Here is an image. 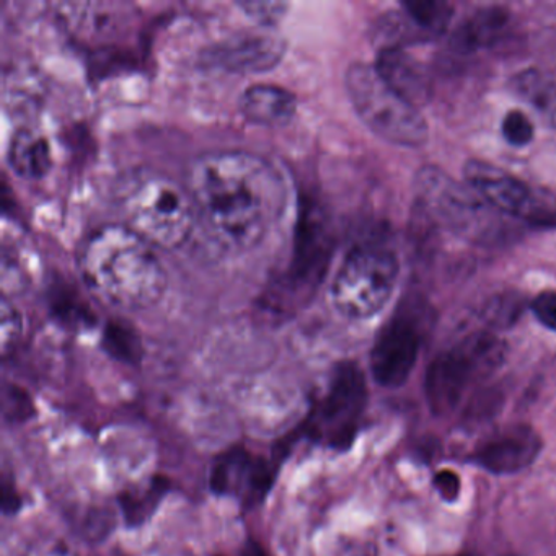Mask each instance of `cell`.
<instances>
[{
    "mask_svg": "<svg viewBox=\"0 0 556 556\" xmlns=\"http://www.w3.org/2000/svg\"><path fill=\"white\" fill-rule=\"evenodd\" d=\"M35 415V405L30 395L17 386H8L4 390V416L9 422H24Z\"/></svg>",
    "mask_w": 556,
    "mask_h": 556,
    "instance_id": "25",
    "label": "cell"
},
{
    "mask_svg": "<svg viewBox=\"0 0 556 556\" xmlns=\"http://www.w3.org/2000/svg\"><path fill=\"white\" fill-rule=\"evenodd\" d=\"M434 486L435 491L441 494L442 500L448 501V503H454L457 500L458 494H460V478L455 471L452 470H441L435 473L434 477Z\"/></svg>",
    "mask_w": 556,
    "mask_h": 556,
    "instance_id": "30",
    "label": "cell"
},
{
    "mask_svg": "<svg viewBox=\"0 0 556 556\" xmlns=\"http://www.w3.org/2000/svg\"><path fill=\"white\" fill-rule=\"evenodd\" d=\"M243 556H268V553L263 549V546H260L258 543L255 542H247L245 549H243Z\"/></svg>",
    "mask_w": 556,
    "mask_h": 556,
    "instance_id": "33",
    "label": "cell"
},
{
    "mask_svg": "<svg viewBox=\"0 0 556 556\" xmlns=\"http://www.w3.org/2000/svg\"><path fill=\"white\" fill-rule=\"evenodd\" d=\"M125 4H67L64 5V18L67 25L79 35L87 37H110L119 31L128 18Z\"/></svg>",
    "mask_w": 556,
    "mask_h": 556,
    "instance_id": "17",
    "label": "cell"
},
{
    "mask_svg": "<svg viewBox=\"0 0 556 556\" xmlns=\"http://www.w3.org/2000/svg\"><path fill=\"white\" fill-rule=\"evenodd\" d=\"M539 432L529 425H510L484 439L473 452L478 467L494 475L519 473L542 452Z\"/></svg>",
    "mask_w": 556,
    "mask_h": 556,
    "instance_id": "12",
    "label": "cell"
},
{
    "mask_svg": "<svg viewBox=\"0 0 556 556\" xmlns=\"http://www.w3.org/2000/svg\"><path fill=\"white\" fill-rule=\"evenodd\" d=\"M399 260L386 247L359 245L341 263L331 299L337 311L351 320H367L379 314L395 291Z\"/></svg>",
    "mask_w": 556,
    "mask_h": 556,
    "instance_id": "6",
    "label": "cell"
},
{
    "mask_svg": "<svg viewBox=\"0 0 556 556\" xmlns=\"http://www.w3.org/2000/svg\"><path fill=\"white\" fill-rule=\"evenodd\" d=\"M530 308H532L533 315H535L536 320H539L543 327L548 328V330L556 331L555 291L540 292V294L533 299L532 304H530Z\"/></svg>",
    "mask_w": 556,
    "mask_h": 556,
    "instance_id": "29",
    "label": "cell"
},
{
    "mask_svg": "<svg viewBox=\"0 0 556 556\" xmlns=\"http://www.w3.org/2000/svg\"><path fill=\"white\" fill-rule=\"evenodd\" d=\"M419 348L418 325L408 315H395L377 334L370 351L374 380L387 389L402 387L415 369Z\"/></svg>",
    "mask_w": 556,
    "mask_h": 556,
    "instance_id": "10",
    "label": "cell"
},
{
    "mask_svg": "<svg viewBox=\"0 0 556 556\" xmlns=\"http://www.w3.org/2000/svg\"><path fill=\"white\" fill-rule=\"evenodd\" d=\"M344 80L357 116L374 135L403 148H421L428 142V123L419 110L389 87L376 67L351 64Z\"/></svg>",
    "mask_w": 556,
    "mask_h": 556,
    "instance_id": "4",
    "label": "cell"
},
{
    "mask_svg": "<svg viewBox=\"0 0 556 556\" xmlns=\"http://www.w3.org/2000/svg\"><path fill=\"white\" fill-rule=\"evenodd\" d=\"M240 8L258 24L275 25L285 17L289 5L282 2H243Z\"/></svg>",
    "mask_w": 556,
    "mask_h": 556,
    "instance_id": "27",
    "label": "cell"
},
{
    "mask_svg": "<svg viewBox=\"0 0 556 556\" xmlns=\"http://www.w3.org/2000/svg\"><path fill=\"white\" fill-rule=\"evenodd\" d=\"M366 405V376L356 363L344 361L334 367L327 393L315 403L299 432L334 451H348L359 431Z\"/></svg>",
    "mask_w": 556,
    "mask_h": 556,
    "instance_id": "8",
    "label": "cell"
},
{
    "mask_svg": "<svg viewBox=\"0 0 556 556\" xmlns=\"http://www.w3.org/2000/svg\"><path fill=\"white\" fill-rule=\"evenodd\" d=\"M501 129H503L504 139L516 148L529 144L533 139V132H535L533 123L527 118L526 113L519 112V110H513L504 116Z\"/></svg>",
    "mask_w": 556,
    "mask_h": 556,
    "instance_id": "26",
    "label": "cell"
},
{
    "mask_svg": "<svg viewBox=\"0 0 556 556\" xmlns=\"http://www.w3.org/2000/svg\"><path fill=\"white\" fill-rule=\"evenodd\" d=\"M416 200L438 226L470 242H490L501 236L500 219L471 188L435 167H422L415 177Z\"/></svg>",
    "mask_w": 556,
    "mask_h": 556,
    "instance_id": "5",
    "label": "cell"
},
{
    "mask_svg": "<svg viewBox=\"0 0 556 556\" xmlns=\"http://www.w3.org/2000/svg\"><path fill=\"white\" fill-rule=\"evenodd\" d=\"M103 348L110 356L126 364H138L142 357V343L132 325L112 320L103 333Z\"/></svg>",
    "mask_w": 556,
    "mask_h": 556,
    "instance_id": "21",
    "label": "cell"
},
{
    "mask_svg": "<svg viewBox=\"0 0 556 556\" xmlns=\"http://www.w3.org/2000/svg\"><path fill=\"white\" fill-rule=\"evenodd\" d=\"M409 21L429 35H439L447 28L452 18V5L445 2H406Z\"/></svg>",
    "mask_w": 556,
    "mask_h": 556,
    "instance_id": "22",
    "label": "cell"
},
{
    "mask_svg": "<svg viewBox=\"0 0 556 556\" xmlns=\"http://www.w3.org/2000/svg\"><path fill=\"white\" fill-rule=\"evenodd\" d=\"M25 556H77L73 546L63 539L41 540Z\"/></svg>",
    "mask_w": 556,
    "mask_h": 556,
    "instance_id": "31",
    "label": "cell"
},
{
    "mask_svg": "<svg viewBox=\"0 0 556 556\" xmlns=\"http://www.w3.org/2000/svg\"><path fill=\"white\" fill-rule=\"evenodd\" d=\"M285 43L271 35H245L224 45L216 53L217 61L236 73H262L281 60Z\"/></svg>",
    "mask_w": 556,
    "mask_h": 556,
    "instance_id": "15",
    "label": "cell"
},
{
    "mask_svg": "<svg viewBox=\"0 0 556 556\" xmlns=\"http://www.w3.org/2000/svg\"><path fill=\"white\" fill-rule=\"evenodd\" d=\"M520 301L517 298H503L491 301L484 311V317L488 321L496 325H509L519 317Z\"/></svg>",
    "mask_w": 556,
    "mask_h": 556,
    "instance_id": "28",
    "label": "cell"
},
{
    "mask_svg": "<svg viewBox=\"0 0 556 556\" xmlns=\"http://www.w3.org/2000/svg\"><path fill=\"white\" fill-rule=\"evenodd\" d=\"M22 507V497L18 494L17 488L9 480L2 483V510L4 514L17 513Z\"/></svg>",
    "mask_w": 556,
    "mask_h": 556,
    "instance_id": "32",
    "label": "cell"
},
{
    "mask_svg": "<svg viewBox=\"0 0 556 556\" xmlns=\"http://www.w3.org/2000/svg\"><path fill=\"white\" fill-rule=\"evenodd\" d=\"M379 76L406 102L425 105L431 97V83L425 66L400 47H383L377 56Z\"/></svg>",
    "mask_w": 556,
    "mask_h": 556,
    "instance_id": "13",
    "label": "cell"
},
{
    "mask_svg": "<svg viewBox=\"0 0 556 556\" xmlns=\"http://www.w3.org/2000/svg\"><path fill=\"white\" fill-rule=\"evenodd\" d=\"M295 97L273 84H255L240 97V112L249 122L263 126H285L295 113Z\"/></svg>",
    "mask_w": 556,
    "mask_h": 556,
    "instance_id": "16",
    "label": "cell"
},
{
    "mask_svg": "<svg viewBox=\"0 0 556 556\" xmlns=\"http://www.w3.org/2000/svg\"><path fill=\"white\" fill-rule=\"evenodd\" d=\"M76 301V295L70 294L67 291L61 292L53 301L54 315L64 324L73 325V327L92 325L93 315L90 314L89 308L83 302Z\"/></svg>",
    "mask_w": 556,
    "mask_h": 556,
    "instance_id": "23",
    "label": "cell"
},
{
    "mask_svg": "<svg viewBox=\"0 0 556 556\" xmlns=\"http://www.w3.org/2000/svg\"><path fill=\"white\" fill-rule=\"evenodd\" d=\"M507 18H509V14L501 8L478 11L455 31L454 47L460 51H473L490 47L503 34Z\"/></svg>",
    "mask_w": 556,
    "mask_h": 556,
    "instance_id": "20",
    "label": "cell"
},
{
    "mask_svg": "<svg viewBox=\"0 0 556 556\" xmlns=\"http://www.w3.org/2000/svg\"><path fill=\"white\" fill-rule=\"evenodd\" d=\"M168 491H170V481L162 475L123 491L119 494L118 504L126 526L141 527L142 523L148 522Z\"/></svg>",
    "mask_w": 556,
    "mask_h": 556,
    "instance_id": "18",
    "label": "cell"
},
{
    "mask_svg": "<svg viewBox=\"0 0 556 556\" xmlns=\"http://www.w3.org/2000/svg\"><path fill=\"white\" fill-rule=\"evenodd\" d=\"M468 187L494 211L535 226H556V206L532 188L496 165L468 161L464 168Z\"/></svg>",
    "mask_w": 556,
    "mask_h": 556,
    "instance_id": "9",
    "label": "cell"
},
{
    "mask_svg": "<svg viewBox=\"0 0 556 556\" xmlns=\"http://www.w3.org/2000/svg\"><path fill=\"white\" fill-rule=\"evenodd\" d=\"M504 346L496 337L475 333L439 354L428 367L425 395L434 415L444 416L460 405L470 383L500 366Z\"/></svg>",
    "mask_w": 556,
    "mask_h": 556,
    "instance_id": "7",
    "label": "cell"
},
{
    "mask_svg": "<svg viewBox=\"0 0 556 556\" xmlns=\"http://www.w3.org/2000/svg\"><path fill=\"white\" fill-rule=\"evenodd\" d=\"M0 327H2V331H0L2 333L0 334L2 353L8 356L21 340L22 331H24L21 312L8 299L2 301V308H0Z\"/></svg>",
    "mask_w": 556,
    "mask_h": 556,
    "instance_id": "24",
    "label": "cell"
},
{
    "mask_svg": "<svg viewBox=\"0 0 556 556\" xmlns=\"http://www.w3.org/2000/svg\"><path fill=\"white\" fill-rule=\"evenodd\" d=\"M185 187L198 223L224 252L258 245L281 217L288 188L275 165L245 151H211L188 164Z\"/></svg>",
    "mask_w": 556,
    "mask_h": 556,
    "instance_id": "1",
    "label": "cell"
},
{
    "mask_svg": "<svg viewBox=\"0 0 556 556\" xmlns=\"http://www.w3.org/2000/svg\"><path fill=\"white\" fill-rule=\"evenodd\" d=\"M118 207L132 232L162 249L184 245L197 226L193 200L185 185L155 170H136L118 185Z\"/></svg>",
    "mask_w": 556,
    "mask_h": 556,
    "instance_id": "3",
    "label": "cell"
},
{
    "mask_svg": "<svg viewBox=\"0 0 556 556\" xmlns=\"http://www.w3.org/2000/svg\"><path fill=\"white\" fill-rule=\"evenodd\" d=\"M275 483V464L245 447L224 452L211 468L210 486L220 496H236L245 506L262 503Z\"/></svg>",
    "mask_w": 556,
    "mask_h": 556,
    "instance_id": "11",
    "label": "cell"
},
{
    "mask_svg": "<svg viewBox=\"0 0 556 556\" xmlns=\"http://www.w3.org/2000/svg\"><path fill=\"white\" fill-rule=\"evenodd\" d=\"M84 281L113 307H154L165 289L167 273L152 245L125 224H109L90 233L79 253Z\"/></svg>",
    "mask_w": 556,
    "mask_h": 556,
    "instance_id": "2",
    "label": "cell"
},
{
    "mask_svg": "<svg viewBox=\"0 0 556 556\" xmlns=\"http://www.w3.org/2000/svg\"><path fill=\"white\" fill-rule=\"evenodd\" d=\"M328 252L330 245L324 224L311 207L299 220L298 243L291 268L292 281L295 285L314 286L315 279L320 278L327 265Z\"/></svg>",
    "mask_w": 556,
    "mask_h": 556,
    "instance_id": "14",
    "label": "cell"
},
{
    "mask_svg": "<svg viewBox=\"0 0 556 556\" xmlns=\"http://www.w3.org/2000/svg\"><path fill=\"white\" fill-rule=\"evenodd\" d=\"M9 164L21 177L38 180L51 168V149L43 136L34 131H18L9 148Z\"/></svg>",
    "mask_w": 556,
    "mask_h": 556,
    "instance_id": "19",
    "label": "cell"
}]
</instances>
